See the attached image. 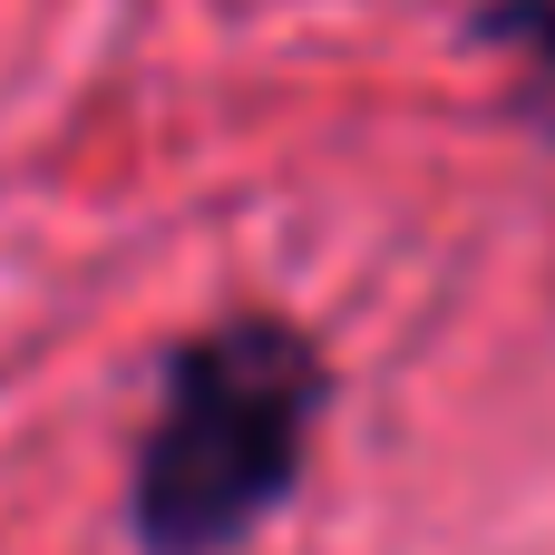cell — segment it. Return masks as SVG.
<instances>
[{
	"label": "cell",
	"mask_w": 555,
	"mask_h": 555,
	"mask_svg": "<svg viewBox=\"0 0 555 555\" xmlns=\"http://www.w3.org/2000/svg\"><path fill=\"white\" fill-rule=\"evenodd\" d=\"M322 371L293 332L234 322L166 371V410L137 459V537L156 555H224L302 468Z\"/></svg>",
	"instance_id": "6da1fadb"
}]
</instances>
